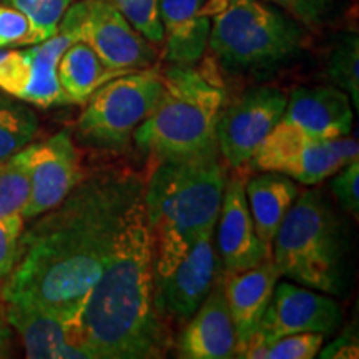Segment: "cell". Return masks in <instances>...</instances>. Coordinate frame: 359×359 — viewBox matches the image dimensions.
<instances>
[{
  "label": "cell",
  "instance_id": "1",
  "mask_svg": "<svg viewBox=\"0 0 359 359\" xmlns=\"http://www.w3.org/2000/svg\"><path fill=\"white\" fill-rule=\"evenodd\" d=\"M143 190L145 182L130 172L102 170L83 177L60 205L22 231L4 302L32 304L77 327L125 213Z\"/></svg>",
  "mask_w": 359,
  "mask_h": 359
},
{
  "label": "cell",
  "instance_id": "2",
  "mask_svg": "<svg viewBox=\"0 0 359 359\" xmlns=\"http://www.w3.org/2000/svg\"><path fill=\"white\" fill-rule=\"evenodd\" d=\"M77 334L88 359L165 356L170 334L155 303L143 193L128 206L105 268L85 298Z\"/></svg>",
  "mask_w": 359,
  "mask_h": 359
},
{
  "label": "cell",
  "instance_id": "3",
  "mask_svg": "<svg viewBox=\"0 0 359 359\" xmlns=\"http://www.w3.org/2000/svg\"><path fill=\"white\" fill-rule=\"evenodd\" d=\"M224 183L219 150L156 161L143 190L154 281L170 275L201 236L217 230Z\"/></svg>",
  "mask_w": 359,
  "mask_h": 359
},
{
  "label": "cell",
  "instance_id": "4",
  "mask_svg": "<svg viewBox=\"0 0 359 359\" xmlns=\"http://www.w3.org/2000/svg\"><path fill=\"white\" fill-rule=\"evenodd\" d=\"M351 231L321 190L298 195L271 245L280 273L306 288L344 296L351 281Z\"/></svg>",
  "mask_w": 359,
  "mask_h": 359
},
{
  "label": "cell",
  "instance_id": "5",
  "mask_svg": "<svg viewBox=\"0 0 359 359\" xmlns=\"http://www.w3.org/2000/svg\"><path fill=\"white\" fill-rule=\"evenodd\" d=\"M161 80L158 103L133 133L137 147L155 161L218 150L217 125L226 100L219 80L193 65H170Z\"/></svg>",
  "mask_w": 359,
  "mask_h": 359
},
{
  "label": "cell",
  "instance_id": "6",
  "mask_svg": "<svg viewBox=\"0 0 359 359\" xmlns=\"http://www.w3.org/2000/svg\"><path fill=\"white\" fill-rule=\"evenodd\" d=\"M208 47L224 70L238 75L271 74L303 50V25L264 0H206Z\"/></svg>",
  "mask_w": 359,
  "mask_h": 359
},
{
  "label": "cell",
  "instance_id": "7",
  "mask_svg": "<svg viewBox=\"0 0 359 359\" xmlns=\"http://www.w3.org/2000/svg\"><path fill=\"white\" fill-rule=\"evenodd\" d=\"M163 93L161 74L151 69L118 75L97 88L79 116L82 142L103 150H125L135 130L154 111Z\"/></svg>",
  "mask_w": 359,
  "mask_h": 359
},
{
  "label": "cell",
  "instance_id": "8",
  "mask_svg": "<svg viewBox=\"0 0 359 359\" xmlns=\"http://www.w3.org/2000/svg\"><path fill=\"white\" fill-rule=\"evenodd\" d=\"M358 158V140H318L281 118L248 165L257 172H278L303 185H318Z\"/></svg>",
  "mask_w": 359,
  "mask_h": 359
},
{
  "label": "cell",
  "instance_id": "9",
  "mask_svg": "<svg viewBox=\"0 0 359 359\" xmlns=\"http://www.w3.org/2000/svg\"><path fill=\"white\" fill-rule=\"evenodd\" d=\"M85 42L107 67L120 72L150 69L156 52L133 29L127 17L107 0H79L67 8L60 24Z\"/></svg>",
  "mask_w": 359,
  "mask_h": 359
},
{
  "label": "cell",
  "instance_id": "10",
  "mask_svg": "<svg viewBox=\"0 0 359 359\" xmlns=\"http://www.w3.org/2000/svg\"><path fill=\"white\" fill-rule=\"evenodd\" d=\"M343 320L339 303L321 291L296 286L293 283H276L275 293L264 311L258 330L236 358H243L255 349L281 336L296 333L334 334Z\"/></svg>",
  "mask_w": 359,
  "mask_h": 359
},
{
  "label": "cell",
  "instance_id": "11",
  "mask_svg": "<svg viewBox=\"0 0 359 359\" xmlns=\"http://www.w3.org/2000/svg\"><path fill=\"white\" fill-rule=\"evenodd\" d=\"M288 97L280 88L257 87L222 110L217 125L219 155L233 168L250 163L285 114Z\"/></svg>",
  "mask_w": 359,
  "mask_h": 359
},
{
  "label": "cell",
  "instance_id": "12",
  "mask_svg": "<svg viewBox=\"0 0 359 359\" xmlns=\"http://www.w3.org/2000/svg\"><path fill=\"white\" fill-rule=\"evenodd\" d=\"M30 198L24 219H35L64 201L82 182L85 173L80 154L69 130L40 143H29Z\"/></svg>",
  "mask_w": 359,
  "mask_h": 359
},
{
  "label": "cell",
  "instance_id": "13",
  "mask_svg": "<svg viewBox=\"0 0 359 359\" xmlns=\"http://www.w3.org/2000/svg\"><path fill=\"white\" fill-rule=\"evenodd\" d=\"M213 235L201 236L170 275L154 281L155 303L163 318L188 321L210 293L219 273Z\"/></svg>",
  "mask_w": 359,
  "mask_h": 359
},
{
  "label": "cell",
  "instance_id": "14",
  "mask_svg": "<svg viewBox=\"0 0 359 359\" xmlns=\"http://www.w3.org/2000/svg\"><path fill=\"white\" fill-rule=\"evenodd\" d=\"M245 178L231 177L224 183L222 208L218 215V255L223 273H240L271 258V246L255 231Z\"/></svg>",
  "mask_w": 359,
  "mask_h": 359
},
{
  "label": "cell",
  "instance_id": "15",
  "mask_svg": "<svg viewBox=\"0 0 359 359\" xmlns=\"http://www.w3.org/2000/svg\"><path fill=\"white\" fill-rule=\"evenodd\" d=\"M235 353L236 333L224 296L222 271L203 303L178 334L177 354L183 359H231Z\"/></svg>",
  "mask_w": 359,
  "mask_h": 359
},
{
  "label": "cell",
  "instance_id": "16",
  "mask_svg": "<svg viewBox=\"0 0 359 359\" xmlns=\"http://www.w3.org/2000/svg\"><path fill=\"white\" fill-rule=\"evenodd\" d=\"M4 316L17 331L30 359H88L77 327L55 314L20 302H6Z\"/></svg>",
  "mask_w": 359,
  "mask_h": 359
},
{
  "label": "cell",
  "instance_id": "17",
  "mask_svg": "<svg viewBox=\"0 0 359 359\" xmlns=\"http://www.w3.org/2000/svg\"><path fill=\"white\" fill-rule=\"evenodd\" d=\"M283 120L318 140H336L351 133L353 103L338 87H298L288 97Z\"/></svg>",
  "mask_w": 359,
  "mask_h": 359
},
{
  "label": "cell",
  "instance_id": "18",
  "mask_svg": "<svg viewBox=\"0 0 359 359\" xmlns=\"http://www.w3.org/2000/svg\"><path fill=\"white\" fill-rule=\"evenodd\" d=\"M280 273L269 258L240 273H223L224 296L236 333L235 358L250 343L271 302Z\"/></svg>",
  "mask_w": 359,
  "mask_h": 359
},
{
  "label": "cell",
  "instance_id": "19",
  "mask_svg": "<svg viewBox=\"0 0 359 359\" xmlns=\"http://www.w3.org/2000/svg\"><path fill=\"white\" fill-rule=\"evenodd\" d=\"M206 0H158L163 25V58L170 65H195L205 55L210 19L203 13Z\"/></svg>",
  "mask_w": 359,
  "mask_h": 359
},
{
  "label": "cell",
  "instance_id": "20",
  "mask_svg": "<svg viewBox=\"0 0 359 359\" xmlns=\"http://www.w3.org/2000/svg\"><path fill=\"white\" fill-rule=\"evenodd\" d=\"M74 42H77L74 34L65 27L58 25L52 37L25 48L29 58V82L20 97L22 102L32 103L40 109L69 105V98L65 97L58 82L57 65L62 53Z\"/></svg>",
  "mask_w": 359,
  "mask_h": 359
},
{
  "label": "cell",
  "instance_id": "21",
  "mask_svg": "<svg viewBox=\"0 0 359 359\" xmlns=\"http://www.w3.org/2000/svg\"><path fill=\"white\" fill-rule=\"evenodd\" d=\"M246 201L255 231L271 246L278 228L298 198L299 188L293 178L278 172H259L245 183Z\"/></svg>",
  "mask_w": 359,
  "mask_h": 359
},
{
  "label": "cell",
  "instance_id": "22",
  "mask_svg": "<svg viewBox=\"0 0 359 359\" xmlns=\"http://www.w3.org/2000/svg\"><path fill=\"white\" fill-rule=\"evenodd\" d=\"M137 72V70H135ZM128 72L114 70L100 60L85 42H74L62 53L57 65L60 87L70 103L82 105L97 88Z\"/></svg>",
  "mask_w": 359,
  "mask_h": 359
},
{
  "label": "cell",
  "instance_id": "23",
  "mask_svg": "<svg viewBox=\"0 0 359 359\" xmlns=\"http://www.w3.org/2000/svg\"><path fill=\"white\" fill-rule=\"evenodd\" d=\"M37 132L35 111L25 102L0 90V161L32 143Z\"/></svg>",
  "mask_w": 359,
  "mask_h": 359
},
{
  "label": "cell",
  "instance_id": "24",
  "mask_svg": "<svg viewBox=\"0 0 359 359\" xmlns=\"http://www.w3.org/2000/svg\"><path fill=\"white\" fill-rule=\"evenodd\" d=\"M30 198L27 147L0 161V219L22 217Z\"/></svg>",
  "mask_w": 359,
  "mask_h": 359
},
{
  "label": "cell",
  "instance_id": "25",
  "mask_svg": "<svg viewBox=\"0 0 359 359\" xmlns=\"http://www.w3.org/2000/svg\"><path fill=\"white\" fill-rule=\"evenodd\" d=\"M326 74L334 87L348 93L354 110L359 109V39L356 32L341 34L330 50Z\"/></svg>",
  "mask_w": 359,
  "mask_h": 359
},
{
  "label": "cell",
  "instance_id": "26",
  "mask_svg": "<svg viewBox=\"0 0 359 359\" xmlns=\"http://www.w3.org/2000/svg\"><path fill=\"white\" fill-rule=\"evenodd\" d=\"M326 336L321 333H296L276 338L250 349L243 359H313L318 356Z\"/></svg>",
  "mask_w": 359,
  "mask_h": 359
},
{
  "label": "cell",
  "instance_id": "27",
  "mask_svg": "<svg viewBox=\"0 0 359 359\" xmlns=\"http://www.w3.org/2000/svg\"><path fill=\"white\" fill-rule=\"evenodd\" d=\"M29 17L40 42L57 32L62 17L75 0H4Z\"/></svg>",
  "mask_w": 359,
  "mask_h": 359
},
{
  "label": "cell",
  "instance_id": "28",
  "mask_svg": "<svg viewBox=\"0 0 359 359\" xmlns=\"http://www.w3.org/2000/svg\"><path fill=\"white\" fill-rule=\"evenodd\" d=\"M127 17L138 34L154 45L163 43V25L158 15V0H107Z\"/></svg>",
  "mask_w": 359,
  "mask_h": 359
},
{
  "label": "cell",
  "instance_id": "29",
  "mask_svg": "<svg viewBox=\"0 0 359 359\" xmlns=\"http://www.w3.org/2000/svg\"><path fill=\"white\" fill-rule=\"evenodd\" d=\"M40 43L32 22L11 6H0V48L30 47Z\"/></svg>",
  "mask_w": 359,
  "mask_h": 359
},
{
  "label": "cell",
  "instance_id": "30",
  "mask_svg": "<svg viewBox=\"0 0 359 359\" xmlns=\"http://www.w3.org/2000/svg\"><path fill=\"white\" fill-rule=\"evenodd\" d=\"M280 7L291 19L308 29H316L325 24L331 11V0H264Z\"/></svg>",
  "mask_w": 359,
  "mask_h": 359
},
{
  "label": "cell",
  "instance_id": "31",
  "mask_svg": "<svg viewBox=\"0 0 359 359\" xmlns=\"http://www.w3.org/2000/svg\"><path fill=\"white\" fill-rule=\"evenodd\" d=\"M359 158L344 165L339 172L334 173L331 182L334 198L338 200L344 212L358 218L359 215Z\"/></svg>",
  "mask_w": 359,
  "mask_h": 359
},
{
  "label": "cell",
  "instance_id": "32",
  "mask_svg": "<svg viewBox=\"0 0 359 359\" xmlns=\"http://www.w3.org/2000/svg\"><path fill=\"white\" fill-rule=\"evenodd\" d=\"M25 219L22 217L0 219V281L6 280L19 258V241Z\"/></svg>",
  "mask_w": 359,
  "mask_h": 359
},
{
  "label": "cell",
  "instance_id": "33",
  "mask_svg": "<svg viewBox=\"0 0 359 359\" xmlns=\"http://www.w3.org/2000/svg\"><path fill=\"white\" fill-rule=\"evenodd\" d=\"M318 356L323 359H349L358 358V338L356 336L344 333L338 339L330 343L325 349H320Z\"/></svg>",
  "mask_w": 359,
  "mask_h": 359
},
{
  "label": "cell",
  "instance_id": "34",
  "mask_svg": "<svg viewBox=\"0 0 359 359\" xmlns=\"http://www.w3.org/2000/svg\"><path fill=\"white\" fill-rule=\"evenodd\" d=\"M12 353V330L6 316L0 314V358H8Z\"/></svg>",
  "mask_w": 359,
  "mask_h": 359
}]
</instances>
